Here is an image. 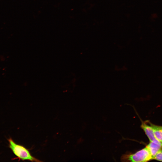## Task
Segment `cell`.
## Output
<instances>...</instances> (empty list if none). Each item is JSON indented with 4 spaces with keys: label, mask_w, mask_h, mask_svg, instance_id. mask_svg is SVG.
<instances>
[{
    "label": "cell",
    "mask_w": 162,
    "mask_h": 162,
    "mask_svg": "<svg viewBox=\"0 0 162 162\" xmlns=\"http://www.w3.org/2000/svg\"><path fill=\"white\" fill-rule=\"evenodd\" d=\"M9 147L16 156L13 159H18L19 160H29L32 162L41 161L33 157L29 150L23 145L16 143L11 137L8 139Z\"/></svg>",
    "instance_id": "1"
},
{
    "label": "cell",
    "mask_w": 162,
    "mask_h": 162,
    "mask_svg": "<svg viewBox=\"0 0 162 162\" xmlns=\"http://www.w3.org/2000/svg\"><path fill=\"white\" fill-rule=\"evenodd\" d=\"M146 121L152 127L156 138L162 143V126L154 124L148 120Z\"/></svg>",
    "instance_id": "5"
},
{
    "label": "cell",
    "mask_w": 162,
    "mask_h": 162,
    "mask_svg": "<svg viewBox=\"0 0 162 162\" xmlns=\"http://www.w3.org/2000/svg\"><path fill=\"white\" fill-rule=\"evenodd\" d=\"M153 160L162 161V148L157 152L153 157Z\"/></svg>",
    "instance_id": "6"
},
{
    "label": "cell",
    "mask_w": 162,
    "mask_h": 162,
    "mask_svg": "<svg viewBox=\"0 0 162 162\" xmlns=\"http://www.w3.org/2000/svg\"><path fill=\"white\" fill-rule=\"evenodd\" d=\"M121 161L124 162H147L153 160V157L148 148H144L132 153L127 152L121 157Z\"/></svg>",
    "instance_id": "2"
},
{
    "label": "cell",
    "mask_w": 162,
    "mask_h": 162,
    "mask_svg": "<svg viewBox=\"0 0 162 162\" xmlns=\"http://www.w3.org/2000/svg\"><path fill=\"white\" fill-rule=\"evenodd\" d=\"M141 121L142 123L140 127L144 131L150 142L158 141L155 136L152 126L147 122L146 121L144 122Z\"/></svg>",
    "instance_id": "3"
},
{
    "label": "cell",
    "mask_w": 162,
    "mask_h": 162,
    "mask_svg": "<svg viewBox=\"0 0 162 162\" xmlns=\"http://www.w3.org/2000/svg\"><path fill=\"white\" fill-rule=\"evenodd\" d=\"M146 146L149 149L153 157H153L157 152L162 148V143L159 141L150 142Z\"/></svg>",
    "instance_id": "4"
}]
</instances>
